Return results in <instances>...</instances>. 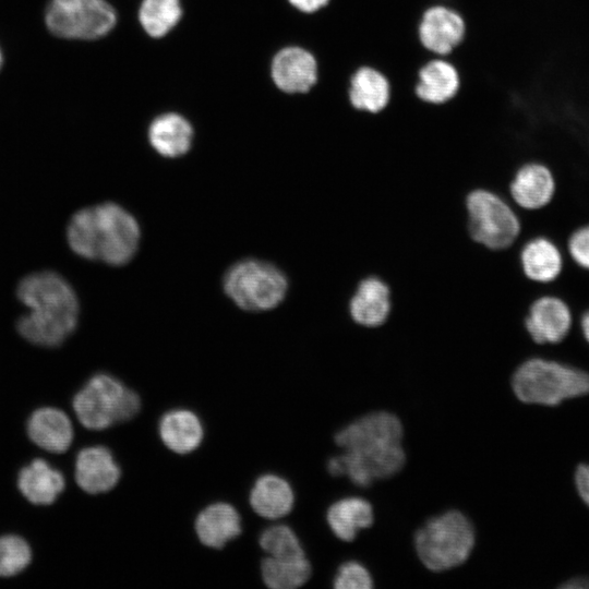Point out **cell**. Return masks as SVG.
<instances>
[{
    "instance_id": "cell-12",
    "label": "cell",
    "mask_w": 589,
    "mask_h": 589,
    "mask_svg": "<svg viewBox=\"0 0 589 589\" xmlns=\"http://www.w3.org/2000/svg\"><path fill=\"white\" fill-rule=\"evenodd\" d=\"M573 317L568 305L558 297L534 298L525 314L524 328L537 345H556L566 338Z\"/></svg>"
},
{
    "instance_id": "cell-5",
    "label": "cell",
    "mask_w": 589,
    "mask_h": 589,
    "mask_svg": "<svg viewBox=\"0 0 589 589\" xmlns=\"http://www.w3.org/2000/svg\"><path fill=\"white\" fill-rule=\"evenodd\" d=\"M72 407L84 428L101 431L134 418L141 409V399L120 380L98 373L74 395Z\"/></svg>"
},
{
    "instance_id": "cell-14",
    "label": "cell",
    "mask_w": 589,
    "mask_h": 589,
    "mask_svg": "<svg viewBox=\"0 0 589 589\" xmlns=\"http://www.w3.org/2000/svg\"><path fill=\"white\" fill-rule=\"evenodd\" d=\"M555 193V179L548 166L537 160L521 164L508 184L513 205L526 212H537L550 204Z\"/></svg>"
},
{
    "instance_id": "cell-3",
    "label": "cell",
    "mask_w": 589,
    "mask_h": 589,
    "mask_svg": "<svg viewBox=\"0 0 589 589\" xmlns=\"http://www.w3.org/2000/svg\"><path fill=\"white\" fill-rule=\"evenodd\" d=\"M67 233L76 254L116 266L131 261L141 240L137 220L113 203L77 212L70 220Z\"/></svg>"
},
{
    "instance_id": "cell-13",
    "label": "cell",
    "mask_w": 589,
    "mask_h": 589,
    "mask_svg": "<svg viewBox=\"0 0 589 589\" xmlns=\"http://www.w3.org/2000/svg\"><path fill=\"white\" fill-rule=\"evenodd\" d=\"M149 148L165 159H177L188 155L195 140L192 122L178 111H165L155 116L146 129Z\"/></svg>"
},
{
    "instance_id": "cell-7",
    "label": "cell",
    "mask_w": 589,
    "mask_h": 589,
    "mask_svg": "<svg viewBox=\"0 0 589 589\" xmlns=\"http://www.w3.org/2000/svg\"><path fill=\"white\" fill-rule=\"evenodd\" d=\"M223 288L240 309L261 312L272 310L285 300L289 281L277 266L247 259L228 268L224 275Z\"/></svg>"
},
{
    "instance_id": "cell-29",
    "label": "cell",
    "mask_w": 589,
    "mask_h": 589,
    "mask_svg": "<svg viewBox=\"0 0 589 589\" xmlns=\"http://www.w3.org/2000/svg\"><path fill=\"white\" fill-rule=\"evenodd\" d=\"M261 548L268 556L283 557L305 554L294 531L286 525L265 529L260 537Z\"/></svg>"
},
{
    "instance_id": "cell-28",
    "label": "cell",
    "mask_w": 589,
    "mask_h": 589,
    "mask_svg": "<svg viewBox=\"0 0 589 589\" xmlns=\"http://www.w3.org/2000/svg\"><path fill=\"white\" fill-rule=\"evenodd\" d=\"M28 542L16 534L0 537V577H13L22 573L32 562Z\"/></svg>"
},
{
    "instance_id": "cell-24",
    "label": "cell",
    "mask_w": 589,
    "mask_h": 589,
    "mask_svg": "<svg viewBox=\"0 0 589 589\" xmlns=\"http://www.w3.org/2000/svg\"><path fill=\"white\" fill-rule=\"evenodd\" d=\"M249 502L261 517L278 519L291 512L294 494L286 479L269 473L256 479L250 492Z\"/></svg>"
},
{
    "instance_id": "cell-2",
    "label": "cell",
    "mask_w": 589,
    "mask_h": 589,
    "mask_svg": "<svg viewBox=\"0 0 589 589\" xmlns=\"http://www.w3.org/2000/svg\"><path fill=\"white\" fill-rule=\"evenodd\" d=\"M17 296L29 309L17 324L20 334L28 341L55 347L61 345L75 328L77 299L61 276L51 272L29 275L21 281Z\"/></svg>"
},
{
    "instance_id": "cell-33",
    "label": "cell",
    "mask_w": 589,
    "mask_h": 589,
    "mask_svg": "<svg viewBox=\"0 0 589 589\" xmlns=\"http://www.w3.org/2000/svg\"><path fill=\"white\" fill-rule=\"evenodd\" d=\"M297 11L303 14H313L324 9L330 0H287Z\"/></svg>"
},
{
    "instance_id": "cell-30",
    "label": "cell",
    "mask_w": 589,
    "mask_h": 589,
    "mask_svg": "<svg viewBox=\"0 0 589 589\" xmlns=\"http://www.w3.org/2000/svg\"><path fill=\"white\" fill-rule=\"evenodd\" d=\"M336 589H371L373 580L368 569L358 562L341 564L334 578Z\"/></svg>"
},
{
    "instance_id": "cell-11",
    "label": "cell",
    "mask_w": 589,
    "mask_h": 589,
    "mask_svg": "<svg viewBox=\"0 0 589 589\" xmlns=\"http://www.w3.org/2000/svg\"><path fill=\"white\" fill-rule=\"evenodd\" d=\"M269 74L273 84L281 93L305 94L318 80L317 59L302 46L288 45L273 55Z\"/></svg>"
},
{
    "instance_id": "cell-34",
    "label": "cell",
    "mask_w": 589,
    "mask_h": 589,
    "mask_svg": "<svg viewBox=\"0 0 589 589\" xmlns=\"http://www.w3.org/2000/svg\"><path fill=\"white\" fill-rule=\"evenodd\" d=\"M565 589H588L589 588V576L587 575H575L567 578L561 586Z\"/></svg>"
},
{
    "instance_id": "cell-6",
    "label": "cell",
    "mask_w": 589,
    "mask_h": 589,
    "mask_svg": "<svg viewBox=\"0 0 589 589\" xmlns=\"http://www.w3.org/2000/svg\"><path fill=\"white\" fill-rule=\"evenodd\" d=\"M474 544V531L469 519L449 510L428 520L416 533L414 546L423 565L434 572L462 564Z\"/></svg>"
},
{
    "instance_id": "cell-36",
    "label": "cell",
    "mask_w": 589,
    "mask_h": 589,
    "mask_svg": "<svg viewBox=\"0 0 589 589\" xmlns=\"http://www.w3.org/2000/svg\"><path fill=\"white\" fill-rule=\"evenodd\" d=\"M2 60H3V57H2L1 49H0V69H1V65H2Z\"/></svg>"
},
{
    "instance_id": "cell-19",
    "label": "cell",
    "mask_w": 589,
    "mask_h": 589,
    "mask_svg": "<svg viewBox=\"0 0 589 589\" xmlns=\"http://www.w3.org/2000/svg\"><path fill=\"white\" fill-rule=\"evenodd\" d=\"M347 95L353 109L376 115L388 106L392 86L381 70L372 65H361L349 79Z\"/></svg>"
},
{
    "instance_id": "cell-10",
    "label": "cell",
    "mask_w": 589,
    "mask_h": 589,
    "mask_svg": "<svg viewBox=\"0 0 589 589\" xmlns=\"http://www.w3.org/2000/svg\"><path fill=\"white\" fill-rule=\"evenodd\" d=\"M466 22L462 15L443 1L429 5L418 23L422 47L436 57L446 58L464 40Z\"/></svg>"
},
{
    "instance_id": "cell-37",
    "label": "cell",
    "mask_w": 589,
    "mask_h": 589,
    "mask_svg": "<svg viewBox=\"0 0 589 589\" xmlns=\"http://www.w3.org/2000/svg\"><path fill=\"white\" fill-rule=\"evenodd\" d=\"M438 1H443V0H438Z\"/></svg>"
},
{
    "instance_id": "cell-32",
    "label": "cell",
    "mask_w": 589,
    "mask_h": 589,
    "mask_svg": "<svg viewBox=\"0 0 589 589\" xmlns=\"http://www.w3.org/2000/svg\"><path fill=\"white\" fill-rule=\"evenodd\" d=\"M573 480L577 495L589 507V461L576 466Z\"/></svg>"
},
{
    "instance_id": "cell-20",
    "label": "cell",
    "mask_w": 589,
    "mask_h": 589,
    "mask_svg": "<svg viewBox=\"0 0 589 589\" xmlns=\"http://www.w3.org/2000/svg\"><path fill=\"white\" fill-rule=\"evenodd\" d=\"M524 276L534 284L555 280L563 268V257L556 244L543 236L525 240L518 253Z\"/></svg>"
},
{
    "instance_id": "cell-26",
    "label": "cell",
    "mask_w": 589,
    "mask_h": 589,
    "mask_svg": "<svg viewBox=\"0 0 589 589\" xmlns=\"http://www.w3.org/2000/svg\"><path fill=\"white\" fill-rule=\"evenodd\" d=\"M262 578L272 589H294L304 585L312 573L305 554L296 556H267L261 564Z\"/></svg>"
},
{
    "instance_id": "cell-21",
    "label": "cell",
    "mask_w": 589,
    "mask_h": 589,
    "mask_svg": "<svg viewBox=\"0 0 589 589\" xmlns=\"http://www.w3.org/2000/svg\"><path fill=\"white\" fill-rule=\"evenodd\" d=\"M194 528L204 545L221 549L241 533V517L231 504L217 502L199 513Z\"/></svg>"
},
{
    "instance_id": "cell-16",
    "label": "cell",
    "mask_w": 589,
    "mask_h": 589,
    "mask_svg": "<svg viewBox=\"0 0 589 589\" xmlns=\"http://www.w3.org/2000/svg\"><path fill=\"white\" fill-rule=\"evenodd\" d=\"M392 293L389 286L377 276L362 278L348 302L351 320L363 327L383 325L390 313Z\"/></svg>"
},
{
    "instance_id": "cell-15",
    "label": "cell",
    "mask_w": 589,
    "mask_h": 589,
    "mask_svg": "<svg viewBox=\"0 0 589 589\" xmlns=\"http://www.w3.org/2000/svg\"><path fill=\"white\" fill-rule=\"evenodd\" d=\"M121 478V469L111 450L95 445L79 452L74 462L76 484L88 494L112 490Z\"/></svg>"
},
{
    "instance_id": "cell-35",
    "label": "cell",
    "mask_w": 589,
    "mask_h": 589,
    "mask_svg": "<svg viewBox=\"0 0 589 589\" xmlns=\"http://www.w3.org/2000/svg\"><path fill=\"white\" fill-rule=\"evenodd\" d=\"M580 328L584 335V338L589 344V311H587L580 321Z\"/></svg>"
},
{
    "instance_id": "cell-8",
    "label": "cell",
    "mask_w": 589,
    "mask_h": 589,
    "mask_svg": "<svg viewBox=\"0 0 589 589\" xmlns=\"http://www.w3.org/2000/svg\"><path fill=\"white\" fill-rule=\"evenodd\" d=\"M467 227L471 239L493 251L515 244L521 232L515 206L496 192L474 189L467 194Z\"/></svg>"
},
{
    "instance_id": "cell-9",
    "label": "cell",
    "mask_w": 589,
    "mask_h": 589,
    "mask_svg": "<svg viewBox=\"0 0 589 589\" xmlns=\"http://www.w3.org/2000/svg\"><path fill=\"white\" fill-rule=\"evenodd\" d=\"M118 20L110 0H49L45 10L48 31L70 40H101L112 33Z\"/></svg>"
},
{
    "instance_id": "cell-1",
    "label": "cell",
    "mask_w": 589,
    "mask_h": 589,
    "mask_svg": "<svg viewBox=\"0 0 589 589\" xmlns=\"http://www.w3.org/2000/svg\"><path fill=\"white\" fill-rule=\"evenodd\" d=\"M401 441L402 426L396 416L384 411L369 413L335 435L344 453L332 457L327 469L333 476H347L356 485L368 486L402 468L406 456Z\"/></svg>"
},
{
    "instance_id": "cell-17",
    "label": "cell",
    "mask_w": 589,
    "mask_h": 589,
    "mask_svg": "<svg viewBox=\"0 0 589 589\" xmlns=\"http://www.w3.org/2000/svg\"><path fill=\"white\" fill-rule=\"evenodd\" d=\"M29 440L41 449L62 454L72 445L74 430L68 414L56 407H40L27 419Z\"/></svg>"
},
{
    "instance_id": "cell-23",
    "label": "cell",
    "mask_w": 589,
    "mask_h": 589,
    "mask_svg": "<svg viewBox=\"0 0 589 589\" xmlns=\"http://www.w3.org/2000/svg\"><path fill=\"white\" fill-rule=\"evenodd\" d=\"M158 432L165 446L180 455L195 450L204 436L200 418L188 409H172L163 414Z\"/></svg>"
},
{
    "instance_id": "cell-18",
    "label": "cell",
    "mask_w": 589,
    "mask_h": 589,
    "mask_svg": "<svg viewBox=\"0 0 589 589\" xmlns=\"http://www.w3.org/2000/svg\"><path fill=\"white\" fill-rule=\"evenodd\" d=\"M460 88V75L456 65L443 57H433L423 63L417 75L414 94L423 103L444 105Z\"/></svg>"
},
{
    "instance_id": "cell-25",
    "label": "cell",
    "mask_w": 589,
    "mask_h": 589,
    "mask_svg": "<svg viewBox=\"0 0 589 589\" xmlns=\"http://www.w3.org/2000/svg\"><path fill=\"white\" fill-rule=\"evenodd\" d=\"M326 519L338 539L350 542L360 530L372 525L374 515L366 500L351 496L333 503L327 509Z\"/></svg>"
},
{
    "instance_id": "cell-4",
    "label": "cell",
    "mask_w": 589,
    "mask_h": 589,
    "mask_svg": "<svg viewBox=\"0 0 589 589\" xmlns=\"http://www.w3.org/2000/svg\"><path fill=\"white\" fill-rule=\"evenodd\" d=\"M510 385L524 404L557 407L589 394V373L544 357H530L515 369Z\"/></svg>"
},
{
    "instance_id": "cell-27",
    "label": "cell",
    "mask_w": 589,
    "mask_h": 589,
    "mask_svg": "<svg viewBox=\"0 0 589 589\" xmlns=\"http://www.w3.org/2000/svg\"><path fill=\"white\" fill-rule=\"evenodd\" d=\"M183 16L181 0H140L136 17L143 32L159 39L170 34Z\"/></svg>"
},
{
    "instance_id": "cell-22",
    "label": "cell",
    "mask_w": 589,
    "mask_h": 589,
    "mask_svg": "<svg viewBox=\"0 0 589 589\" xmlns=\"http://www.w3.org/2000/svg\"><path fill=\"white\" fill-rule=\"evenodd\" d=\"M17 488L32 504L46 506L55 503L65 488L63 474L44 459H34L17 476Z\"/></svg>"
},
{
    "instance_id": "cell-31",
    "label": "cell",
    "mask_w": 589,
    "mask_h": 589,
    "mask_svg": "<svg viewBox=\"0 0 589 589\" xmlns=\"http://www.w3.org/2000/svg\"><path fill=\"white\" fill-rule=\"evenodd\" d=\"M568 252L578 266L589 271V225L576 229L570 235Z\"/></svg>"
}]
</instances>
